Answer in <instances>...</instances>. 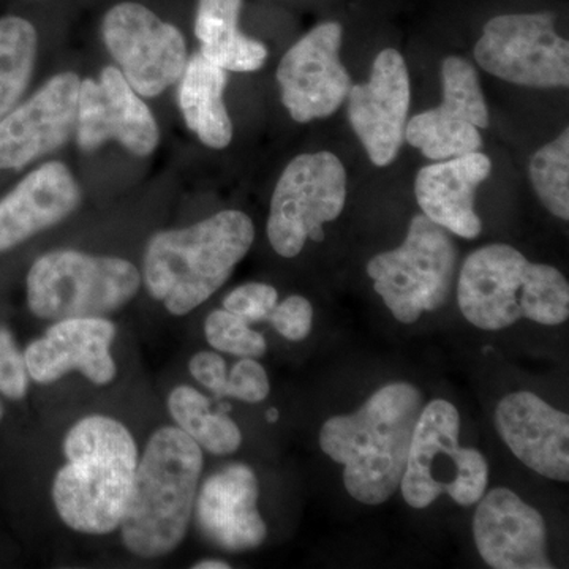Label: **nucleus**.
Here are the masks:
<instances>
[{
  "mask_svg": "<svg viewBox=\"0 0 569 569\" xmlns=\"http://www.w3.org/2000/svg\"><path fill=\"white\" fill-rule=\"evenodd\" d=\"M422 408L417 387L389 383L356 413L328 419L321 427L320 447L343 466V482L355 500L381 505L395 496Z\"/></svg>",
  "mask_w": 569,
  "mask_h": 569,
  "instance_id": "1",
  "label": "nucleus"
},
{
  "mask_svg": "<svg viewBox=\"0 0 569 569\" xmlns=\"http://www.w3.org/2000/svg\"><path fill=\"white\" fill-rule=\"evenodd\" d=\"M63 455L69 462L51 490L59 518L78 533L118 530L140 462L130 430L103 415L82 418L63 438Z\"/></svg>",
  "mask_w": 569,
  "mask_h": 569,
  "instance_id": "2",
  "label": "nucleus"
},
{
  "mask_svg": "<svg viewBox=\"0 0 569 569\" xmlns=\"http://www.w3.org/2000/svg\"><path fill=\"white\" fill-rule=\"evenodd\" d=\"M254 241L252 219L222 211L149 239L142 263L146 290L174 317L203 305L233 274Z\"/></svg>",
  "mask_w": 569,
  "mask_h": 569,
  "instance_id": "3",
  "label": "nucleus"
},
{
  "mask_svg": "<svg viewBox=\"0 0 569 569\" xmlns=\"http://www.w3.org/2000/svg\"><path fill=\"white\" fill-rule=\"evenodd\" d=\"M201 471L203 449L179 427L152 433L119 526L132 556L160 559L181 546L192 522Z\"/></svg>",
  "mask_w": 569,
  "mask_h": 569,
  "instance_id": "4",
  "label": "nucleus"
},
{
  "mask_svg": "<svg viewBox=\"0 0 569 569\" xmlns=\"http://www.w3.org/2000/svg\"><path fill=\"white\" fill-rule=\"evenodd\" d=\"M458 302L462 316L485 331H500L520 318L557 326L569 317V284L553 266L531 263L515 247L492 244L463 263Z\"/></svg>",
  "mask_w": 569,
  "mask_h": 569,
  "instance_id": "5",
  "label": "nucleus"
},
{
  "mask_svg": "<svg viewBox=\"0 0 569 569\" xmlns=\"http://www.w3.org/2000/svg\"><path fill=\"white\" fill-rule=\"evenodd\" d=\"M141 272L119 257L59 249L29 269V310L41 320L104 317L129 305L140 291Z\"/></svg>",
  "mask_w": 569,
  "mask_h": 569,
  "instance_id": "6",
  "label": "nucleus"
},
{
  "mask_svg": "<svg viewBox=\"0 0 569 569\" xmlns=\"http://www.w3.org/2000/svg\"><path fill=\"white\" fill-rule=\"evenodd\" d=\"M458 408L436 399L422 408L408 452L400 490L411 508L430 507L441 493L471 507L489 485L488 459L475 448L459 445Z\"/></svg>",
  "mask_w": 569,
  "mask_h": 569,
  "instance_id": "7",
  "label": "nucleus"
},
{
  "mask_svg": "<svg viewBox=\"0 0 569 569\" xmlns=\"http://www.w3.org/2000/svg\"><path fill=\"white\" fill-rule=\"evenodd\" d=\"M456 261L449 231L422 213L411 220L402 246L369 261L367 274L396 320L411 325L447 302Z\"/></svg>",
  "mask_w": 569,
  "mask_h": 569,
  "instance_id": "8",
  "label": "nucleus"
},
{
  "mask_svg": "<svg viewBox=\"0 0 569 569\" xmlns=\"http://www.w3.org/2000/svg\"><path fill=\"white\" fill-rule=\"evenodd\" d=\"M347 171L332 152L302 153L284 168L268 219V239L280 257L295 258L307 239L321 242L323 224L342 213Z\"/></svg>",
  "mask_w": 569,
  "mask_h": 569,
  "instance_id": "9",
  "label": "nucleus"
},
{
  "mask_svg": "<svg viewBox=\"0 0 569 569\" xmlns=\"http://www.w3.org/2000/svg\"><path fill=\"white\" fill-rule=\"evenodd\" d=\"M479 66L500 80L527 88H568L569 44L553 13L501 14L485 26L475 47Z\"/></svg>",
  "mask_w": 569,
  "mask_h": 569,
  "instance_id": "10",
  "label": "nucleus"
},
{
  "mask_svg": "<svg viewBox=\"0 0 569 569\" xmlns=\"http://www.w3.org/2000/svg\"><path fill=\"white\" fill-rule=\"evenodd\" d=\"M102 37L130 88L148 99L178 82L189 61L182 32L141 3L122 2L108 10Z\"/></svg>",
  "mask_w": 569,
  "mask_h": 569,
  "instance_id": "11",
  "label": "nucleus"
},
{
  "mask_svg": "<svg viewBox=\"0 0 569 569\" xmlns=\"http://www.w3.org/2000/svg\"><path fill=\"white\" fill-rule=\"evenodd\" d=\"M342 33L339 22H323L284 52L277 82L296 122L329 118L346 102L351 78L340 62Z\"/></svg>",
  "mask_w": 569,
  "mask_h": 569,
  "instance_id": "12",
  "label": "nucleus"
},
{
  "mask_svg": "<svg viewBox=\"0 0 569 569\" xmlns=\"http://www.w3.org/2000/svg\"><path fill=\"white\" fill-rule=\"evenodd\" d=\"M443 102L407 123L406 138L430 160L455 159L482 149L478 129H488L489 111L477 70L451 56L441 66Z\"/></svg>",
  "mask_w": 569,
  "mask_h": 569,
  "instance_id": "13",
  "label": "nucleus"
},
{
  "mask_svg": "<svg viewBox=\"0 0 569 569\" xmlns=\"http://www.w3.org/2000/svg\"><path fill=\"white\" fill-rule=\"evenodd\" d=\"M74 132L82 152L97 151L114 140L133 156L148 157L160 141L152 111L118 67H104L99 81H81Z\"/></svg>",
  "mask_w": 569,
  "mask_h": 569,
  "instance_id": "14",
  "label": "nucleus"
},
{
  "mask_svg": "<svg viewBox=\"0 0 569 569\" xmlns=\"http://www.w3.org/2000/svg\"><path fill=\"white\" fill-rule=\"evenodd\" d=\"M80 86L73 71L56 74L0 119V170H21L70 140L77 129Z\"/></svg>",
  "mask_w": 569,
  "mask_h": 569,
  "instance_id": "15",
  "label": "nucleus"
},
{
  "mask_svg": "<svg viewBox=\"0 0 569 569\" xmlns=\"http://www.w3.org/2000/svg\"><path fill=\"white\" fill-rule=\"evenodd\" d=\"M348 119L370 162L388 167L399 156L410 111V74L399 51L377 56L369 82L351 86Z\"/></svg>",
  "mask_w": 569,
  "mask_h": 569,
  "instance_id": "16",
  "label": "nucleus"
},
{
  "mask_svg": "<svg viewBox=\"0 0 569 569\" xmlns=\"http://www.w3.org/2000/svg\"><path fill=\"white\" fill-rule=\"evenodd\" d=\"M118 328L104 317L67 318L54 321L43 337L26 348L24 361L36 383L51 385L80 372L97 387L118 376L111 346Z\"/></svg>",
  "mask_w": 569,
  "mask_h": 569,
  "instance_id": "17",
  "label": "nucleus"
},
{
  "mask_svg": "<svg viewBox=\"0 0 569 569\" xmlns=\"http://www.w3.org/2000/svg\"><path fill=\"white\" fill-rule=\"evenodd\" d=\"M478 552L490 568L549 569L548 530L537 509L512 490L497 488L479 500L473 518Z\"/></svg>",
  "mask_w": 569,
  "mask_h": 569,
  "instance_id": "18",
  "label": "nucleus"
},
{
  "mask_svg": "<svg viewBox=\"0 0 569 569\" xmlns=\"http://www.w3.org/2000/svg\"><path fill=\"white\" fill-rule=\"evenodd\" d=\"M260 485L246 463H231L206 479L194 500L203 537L227 552L260 548L268 527L258 509Z\"/></svg>",
  "mask_w": 569,
  "mask_h": 569,
  "instance_id": "19",
  "label": "nucleus"
},
{
  "mask_svg": "<svg viewBox=\"0 0 569 569\" xmlns=\"http://www.w3.org/2000/svg\"><path fill=\"white\" fill-rule=\"evenodd\" d=\"M496 426L505 443L541 477L569 481V417L529 391L498 402Z\"/></svg>",
  "mask_w": 569,
  "mask_h": 569,
  "instance_id": "20",
  "label": "nucleus"
},
{
  "mask_svg": "<svg viewBox=\"0 0 569 569\" xmlns=\"http://www.w3.org/2000/svg\"><path fill=\"white\" fill-rule=\"evenodd\" d=\"M80 203L81 187L69 167L41 164L0 200V253L61 223Z\"/></svg>",
  "mask_w": 569,
  "mask_h": 569,
  "instance_id": "21",
  "label": "nucleus"
},
{
  "mask_svg": "<svg viewBox=\"0 0 569 569\" xmlns=\"http://www.w3.org/2000/svg\"><path fill=\"white\" fill-rule=\"evenodd\" d=\"M492 163L482 152L427 164L417 176L415 193L422 213L449 233L475 239L482 223L475 203L477 190L488 181Z\"/></svg>",
  "mask_w": 569,
  "mask_h": 569,
  "instance_id": "22",
  "label": "nucleus"
},
{
  "mask_svg": "<svg viewBox=\"0 0 569 569\" xmlns=\"http://www.w3.org/2000/svg\"><path fill=\"white\" fill-rule=\"evenodd\" d=\"M197 52L186 63L178 89L183 121L208 148L224 149L233 140V123L223 102L227 73Z\"/></svg>",
  "mask_w": 569,
  "mask_h": 569,
  "instance_id": "23",
  "label": "nucleus"
},
{
  "mask_svg": "<svg viewBox=\"0 0 569 569\" xmlns=\"http://www.w3.org/2000/svg\"><path fill=\"white\" fill-rule=\"evenodd\" d=\"M241 10L242 0H200L194 36L209 62L223 70L247 73L264 66L268 48L239 31Z\"/></svg>",
  "mask_w": 569,
  "mask_h": 569,
  "instance_id": "24",
  "label": "nucleus"
},
{
  "mask_svg": "<svg viewBox=\"0 0 569 569\" xmlns=\"http://www.w3.org/2000/svg\"><path fill=\"white\" fill-rule=\"evenodd\" d=\"M167 403L179 429L201 449L213 456H228L241 447L242 433L238 425L228 415L212 411L208 397L197 389L186 385L174 388Z\"/></svg>",
  "mask_w": 569,
  "mask_h": 569,
  "instance_id": "25",
  "label": "nucleus"
},
{
  "mask_svg": "<svg viewBox=\"0 0 569 569\" xmlns=\"http://www.w3.org/2000/svg\"><path fill=\"white\" fill-rule=\"evenodd\" d=\"M39 50L32 22L20 17L0 18V119L20 104Z\"/></svg>",
  "mask_w": 569,
  "mask_h": 569,
  "instance_id": "26",
  "label": "nucleus"
},
{
  "mask_svg": "<svg viewBox=\"0 0 569 569\" xmlns=\"http://www.w3.org/2000/svg\"><path fill=\"white\" fill-rule=\"evenodd\" d=\"M530 178L541 203L559 219H569V132L535 153Z\"/></svg>",
  "mask_w": 569,
  "mask_h": 569,
  "instance_id": "27",
  "label": "nucleus"
},
{
  "mask_svg": "<svg viewBox=\"0 0 569 569\" xmlns=\"http://www.w3.org/2000/svg\"><path fill=\"white\" fill-rule=\"evenodd\" d=\"M204 336L209 346L239 358H261L268 343L260 332L253 331L242 318L228 310H213L204 321Z\"/></svg>",
  "mask_w": 569,
  "mask_h": 569,
  "instance_id": "28",
  "label": "nucleus"
},
{
  "mask_svg": "<svg viewBox=\"0 0 569 569\" xmlns=\"http://www.w3.org/2000/svg\"><path fill=\"white\" fill-rule=\"evenodd\" d=\"M277 302L279 295L272 284L252 282L234 288L223 299V309L242 318L249 325L260 323L268 320Z\"/></svg>",
  "mask_w": 569,
  "mask_h": 569,
  "instance_id": "29",
  "label": "nucleus"
},
{
  "mask_svg": "<svg viewBox=\"0 0 569 569\" xmlns=\"http://www.w3.org/2000/svg\"><path fill=\"white\" fill-rule=\"evenodd\" d=\"M28 391L29 372L24 353H21L13 336L0 328V395L10 400H21Z\"/></svg>",
  "mask_w": 569,
  "mask_h": 569,
  "instance_id": "30",
  "label": "nucleus"
},
{
  "mask_svg": "<svg viewBox=\"0 0 569 569\" xmlns=\"http://www.w3.org/2000/svg\"><path fill=\"white\" fill-rule=\"evenodd\" d=\"M271 392L268 373L253 358H241L228 373L224 397L247 403L263 402Z\"/></svg>",
  "mask_w": 569,
  "mask_h": 569,
  "instance_id": "31",
  "label": "nucleus"
},
{
  "mask_svg": "<svg viewBox=\"0 0 569 569\" xmlns=\"http://www.w3.org/2000/svg\"><path fill=\"white\" fill-rule=\"evenodd\" d=\"M268 321L284 339L299 342L312 331L313 307L302 296H290L280 305L277 302Z\"/></svg>",
  "mask_w": 569,
  "mask_h": 569,
  "instance_id": "32",
  "label": "nucleus"
},
{
  "mask_svg": "<svg viewBox=\"0 0 569 569\" xmlns=\"http://www.w3.org/2000/svg\"><path fill=\"white\" fill-rule=\"evenodd\" d=\"M189 370L194 380L208 388L217 399L224 397L228 372L222 356L213 351H200L190 359Z\"/></svg>",
  "mask_w": 569,
  "mask_h": 569,
  "instance_id": "33",
  "label": "nucleus"
},
{
  "mask_svg": "<svg viewBox=\"0 0 569 569\" xmlns=\"http://www.w3.org/2000/svg\"><path fill=\"white\" fill-rule=\"evenodd\" d=\"M192 568H194V569H230L231 567L224 560L206 559V560L197 561V563H194Z\"/></svg>",
  "mask_w": 569,
  "mask_h": 569,
  "instance_id": "34",
  "label": "nucleus"
},
{
  "mask_svg": "<svg viewBox=\"0 0 569 569\" xmlns=\"http://www.w3.org/2000/svg\"><path fill=\"white\" fill-rule=\"evenodd\" d=\"M266 419H268L269 422H276L277 419H279V411H277L276 408H271L268 415H266Z\"/></svg>",
  "mask_w": 569,
  "mask_h": 569,
  "instance_id": "35",
  "label": "nucleus"
},
{
  "mask_svg": "<svg viewBox=\"0 0 569 569\" xmlns=\"http://www.w3.org/2000/svg\"><path fill=\"white\" fill-rule=\"evenodd\" d=\"M3 418V406L2 402H0V421H2Z\"/></svg>",
  "mask_w": 569,
  "mask_h": 569,
  "instance_id": "36",
  "label": "nucleus"
}]
</instances>
